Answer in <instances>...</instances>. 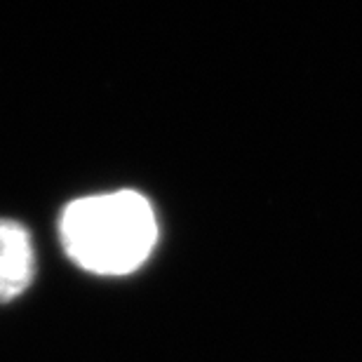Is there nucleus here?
<instances>
[{
	"label": "nucleus",
	"instance_id": "1",
	"mask_svg": "<svg viewBox=\"0 0 362 362\" xmlns=\"http://www.w3.org/2000/svg\"><path fill=\"white\" fill-rule=\"evenodd\" d=\"M69 259L97 275H125L151 257L158 221L151 202L136 191L85 195L69 202L59 219Z\"/></svg>",
	"mask_w": 362,
	"mask_h": 362
},
{
	"label": "nucleus",
	"instance_id": "2",
	"mask_svg": "<svg viewBox=\"0 0 362 362\" xmlns=\"http://www.w3.org/2000/svg\"><path fill=\"white\" fill-rule=\"evenodd\" d=\"M35 271L33 243L19 221L0 219V303H7L31 285Z\"/></svg>",
	"mask_w": 362,
	"mask_h": 362
}]
</instances>
